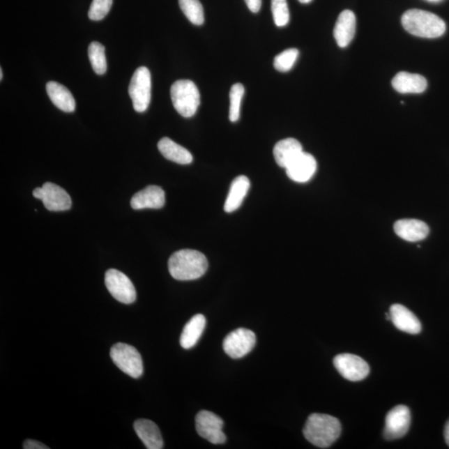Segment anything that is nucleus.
<instances>
[{
    "label": "nucleus",
    "mask_w": 449,
    "mask_h": 449,
    "mask_svg": "<svg viewBox=\"0 0 449 449\" xmlns=\"http://www.w3.org/2000/svg\"><path fill=\"white\" fill-rule=\"evenodd\" d=\"M288 178L296 183H307L317 170V160L312 154L302 152L287 168Z\"/></svg>",
    "instance_id": "ddd939ff"
},
{
    "label": "nucleus",
    "mask_w": 449,
    "mask_h": 449,
    "mask_svg": "<svg viewBox=\"0 0 449 449\" xmlns=\"http://www.w3.org/2000/svg\"><path fill=\"white\" fill-rule=\"evenodd\" d=\"M152 80L148 68L140 67L133 73L128 93L132 101L133 107L137 112H144L149 109L151 102Z\"/></svg>",
    "instance_id": "423d86ee"
},
{
    "label": "nucleus",
    "mask_w": 449,
    "mask_h": 449,
    "mask_svg": "<svg viewBox=\"0 0 449 449\" xmlns=\"http://www.w3.org/2000/svg\"><path fill=\"white\" fill-rule=\"evenodd\" d=\"M224 422L213 412L202 410L196 417V429L201 438L213 444H223L227 441L223 432Z\"/></svg>",
    "instance_id": "1a4fd4ad"
},
{
    "label": "nucleus",
    "mask_w": 449,
    "mask_h": 449,
    "mask_svg": "<svg viewBox=\"0 0 449 449\" xmlns=\"http://www.w3.org/2000/svg\"><path fill=\"white\" fill-rule=\"evenodd\" d=\"M394 230L401 239L409 243L425 240L429 234V227L427 224L416 219L399 220L395 223Z\"/></svg>",
    "instance_id": "2eb2a0df"
},
{
    "label": "nucleus",
    "mask_w": 449,
    "mask_h": 449,
    "mask_svg": "<svg viewBox=\"0 0 449 449\" xmlns=\"http://www.w3.org/2000/svg\"><path fill=\"white\" fill-rule=\"evenodd\" d=\"M110 356L114 364L133 379L140 378L144 374V362L137 349L130 344L118 343L112 347Z\"/></svg>",
    "instance_id": "39448f33"
},
{
    "label": "nucleus",
    "mask_w": 449,
    "mask_h": 449,
    "mask_svg": "<svg viewBox=\"0 0 449 449\" xmlns=\"http://www.w3.org/2000/svg\"><path fill=\"white\" fill-rule=\"evenodd\" d=\"M158 149L162 156L172 162L187 165L192 163L193 157L191 153L183 146L176 144L175 142L168 137H163L158 142Z\"/></svg>",
    "instance_id": "b1692460"
},
{
    "label": "nucleus",
    "mask_w": 449,
    "mask_h": 449,
    "mask_svg": "<svg viewBox=\"0 0 449 449\" xmlns=\"http://www.w3.org/2000/svg\"><path fill=\"white\" fill-rule=\"evenodd\" d=\"M24 449H49L45 444L36 441V440L28 439L24 443Z\"/></svg>",
    "instance_id": "7c9ffc66"
},
{
    "label": "nucleus",
    "mask_w": 449,
    "mask_h": 449,
    "mask_svg": "<svg viewBox=\"0 0 449 449\" xmlns=\"http://www.w3.org/2000/svg\"><path fill=\"white\" fill-rule=\"evenodd\" d=\"M356 18L351 10H344L336 21L334 36L340 47H347L355 37Z\"/></svg>",
    "instance_id": "f3484780"
},
{
    "label": "nucleus",
    "mask_w": 449,
    "mask_h": 449,
    "mask_svg": "<svg viewBox=\"0 0 449 449\" xmlns=\"http://www.w3.org/2000/svg\"><path fill=\"white\" fill-rule=\"evenodd\" d=\"M135 430L137 435L149 449L163 448V439L159 427L154 422L149 420H138L135 421Z\"/></svg>",
    "instance_id": "a211bd4d"
},
{
    "label": "nucleus",
    "mask_w": 449,
    "mask_h": 449,
    "mask_svg": "<svg viewBox=\"0 0 449 449\" xmlns=\"http://www.w3.org/2000/svg\"><path fill=\"white\" fill-rule=\"evenodd\" d=\"M303 152L300 142L295 138H287L275 144L273 154L276 163L287 168L298 155Z\"/></svg>",
    "instance_id": "412c9836"
},
{
    "label": "nucleus",
    "mask_w": 449,
    "mask_h": 449,
    "mask_svg": "<svg viewBox=\"0 0 449 449\" xmlns=\"http://www.w3.org/2000/svg\"><path fill=\"white\" fill-rule=\"evenodd\" d=\"M89 58L91 66L98 75H105L107 71L105 47L100 43H91L89 47Z\"/></svg>",
    "instance_id": "393cba45"
},
{
    "label": "nucleus",
    "mask_w": 449,
    "mask_h": 449,
    "mask_svg": "<svg viewBox=\"0 0 449 449\" xmlns=\"http://www.w3.org/2000/svg\"><path fill=\"white\" fill-rule=\"evenodd\" d=\"M411 425V413L405 405H398L388 413L383 437L387 440L398 439L404 437Z\"/></svg>",
    "instance_id": "f8f14e48"
},
{
    "label": "nucleus",
    "mask_w": 449,
    "mask_h": 449,
    "mask_svg": "<svg viewBox=\"0 0 449 449\" xmlns=\"http://www.w3.org/2000/svg\"><path fill=\"white\" fill-rule=\"evenodd\" d=\"M46 90L50 100L58 109L66 112H75V99L66 86L57 82H49L46 85Z\"/></svg>",
    "instance_id": "aec40b11"
},
{
    "label": "nucleus",
    "mask_w": 449,
    "mask_h": 449,
    "mask_svg": "<svg viewBox=\"0 0 449 449\" xmlns=\"http://www.w3.org/2000/svg\"><path fill=\"white\" fill-rule=\"evenodd\" d=\"M298 1L300 2L301 3H309L312 1V0H298Z\"/></svg>",
    "instance_id": "72a5a7b5"
},
{
    "label": "nucleus",
    "mask_w": 449,
    "mask_h": 449,
    "mask_svg": "<svg viewBox=\"0 0 449 449\" xmlns=\"http://www.w3.org/2000/svg\"><path fill=\"white\" fill-rule=\"evenodd\" d=\"M206 323L204 315L201 314L194 315L185 326L181 335V347L185 349L195 347L205 330Z\"/></svg>",
    "instance_id": "5701e85b"
},
{
    "label": "nucleus",
    "mask_w": 449,
    "mask_h": 449,
    "mask_svg": "<svg viewBox=\"0 0 449 449\" xmlns=\"http://www.w3.org/2000/svg\"><path fill=\"white\" fill-rule=\"evenodd\" d=\"M444 439H446V442L449 447V420L447 421L446 427H444Z\"/></svg>",
    "instance_id": "473e14b6"
},
{
    "label": "nucleus",
    "mask_w": 449,
    "mask_h": 449,
    "mask_svg": "<svg viewBox=\"0 0 449 449\" xmlns=\"http://www.w3.org/2000/svg\"><path fill=\"white\" fill-rule=\"evenodd\" d=\"M390 321L397 329L408 334L420 333L422 326L420 319L405 306L399 304L393 305L390 309Z\"/></svg>",
    "instance_id": "4468645a"
},
{
    "label": "nucleus",
    "mask_w": 449,
    "mask_h": 449,
    "mask_svg": "<svg viewBox=\"0 0 449 449\" xmlns=\"http://www.w3.org/2000/svg\"><path fill=\"white\" fill-rule=\"evenodd\" d=\"M299 56V51L296 49H289L282 52L274 59V67L280 72H288L293 68Z\"/></svg>",
    "instance_id": "cd10ccee"
},
{
    "label": "nucleus",
    "mask_w": 449,
    "mask_h": 449,
    "mask_svg": "<svg viewBox=\"0 0 449 449\" xmlns=\"http://www.w3.org/2000/svg\"><path fill=\"white\" fill-rule=\"evenodd\" d=\"M401 21L406 31L417 37L435 38L446 31V22L438 15L425 10L406 11Z\"/></svg>",
    "instance_id": "7ed1b4c3"
},
{
    "label": "nucleus",
    "mask_w": 449,
    "mask_h": 449,
    "mask_svg": "<svg viewBox=\"0 0 449 449\" xmlns=\"http://www.w3.org/2000/svg\"><path fill=\"white\" fill-rule=\"evenodd\" d=\"M257 343L254 332L239 328L231 332L223 341V349L232 359H241L252 351Z\"/></svg>",
    "instance_id": "6e6552de"
},
{
    "label": "nucleus",
    "mask_w": 449,
    "mask_h": 449,
    "mask_svg": "<svg viewBox=\"0 0 449 449\" xmlns=\"http://www.w3.org/2000/svg\"><path fill=\"white\" fill-rule=\"evenodd\" d=\"M303 434L313 446L327 448L340 438V422L329 414L312 413L305 423Z\"/></svg>",
    "instance_id": "f257e3e1"
},
{
    "label": "nucleus",
    "mask_w": 449,
    "mask_h": 449,
    "mask_svg": "<svg viewBox=\"0 0 449 449\" xmlns=\"http://www.w3.org/2000/svg\"><path fill=\"white\" fill-rule=\"evenodd\" d=\"M208 268L206 257L195 250H181L168 261V269L172 277L178 280L199 279Z\"/></svg>",
    "instance_id": "f03ea898"
},
{
    "label": "nucleus",
    "mask_w": 449,
    "mask_h": 449,
    "mask_svg": "<svg viewBox=\"0 0 449 449\" xmlns=\"http://www.w3.org/2000/svg\"><path fill=\"white\" fill-rule=\"evenodd\" d=\"M0 79H3V69L0 68Z\"/></svg>",
    "instance_id": "f704fd0d"
},
{
    "label": "nucleus",
    "mask_w": 449,
    "mask_h": 449,
    "mask_svg": "<svg viewBox=\"0 0 449 449\" xmlns=\"http://www.w3.org/2000/svg\"><path fill=\"white\" fill-rule=\"evenodd\" d=\"M271 11L275 24L278 27H284L290 21V11L287 0H271Z\"/></svg>",
    "instance_id": "c85d7f7f"
},
{
    "label": "nucleus",
    "mask_w": 449,
    "mask_h": 449,
    "mask_svg": "<svg viewBox=\"0 0 449 449\" xmlns=\"http://www.w3.org/2000/svg\"><path fill=\"white\" fill-rule=\"evenodd\" d=\"M392 86L400 93H421L426 90L427 84L422 75L400 72L392 80Z\"/></svg>",
    "instance_id": "6ab92c4d"
},
{
    "label": "nucleus",
    "mask_w": 449,
    "mask_h": 449,
    "mask_svg": "<svg viewBox=\"0 0 449 449\" xmlns=\"http://www.w3.org/2000/svg\"><path fill=\"white\" fill-rule=\"evenodd\" d=\"M250 183L247 176H239L233 180L231 185L230 192L224 202V209L227 213H233L238 209L248 195Z\"/></svg>",
    "instance_id": "4be33fe9"
},
{
    "label": "nucleus",
    "mask_w": 449,
    "mask_h": 449,
    "mask_svg": "<svg viewBox=\"0 0 449 449\" xmlns=\"http://www.w3.org/2000/svg\"><path fill=\"white\" fill-rule=\"evenodd\" d=\"M112 4V0H93L89 11L91 20L99 21L105 19L109 14Z\"/></svg>",
    "instance_id": "c756f323"
},
{
    "label": "nucleus",
    "mask_w": 449,
    "mask_h": 449,
    "mask_svg": "<svg viewBox=\"0 0 449 449\" xmlns=\"http://www.w3.org/2000/svg\"><path fill=\"white\" fill-rule=\"evenodd\" d=\"M179 6L190 22L195 25L204 23V10L199 0H179Z\"/></svg>",
    "instance_id": "a878e982"
},
{
    "label": "nucleus",
    "mask_w": 449,
    "mask_h": 449,
    "mask_svg": "<svg viewBox=\"0 0 449 449\" xmlns=\"http://www.w3.org/2000/svg\"><path fill=\"white\" fill-rule=\"evenodd\" d=\"M338 372L349 381H360L368 376L370 366L362 358L351 353H341L334 359Z\"/></svg>",
    "instance_id": "9b49d317"
},
{
    "label": "nucleus",
    "mask_w": 449,
    "mask_h": 449,
    "mask_svg": "<svg viewBox=\"0 0 449 449\" xmlns=\"http://www.w3.org/2000/svg\"><path fill=\"white\" fill-rule=\"evenodd\" d=\"M245 3L250 11L258 13L261 8V0H245Z\"/></svg>",
    "instance_id": "2f4dec72"
},
{
    "label": "nucleus",
    "mask_w": 449,
    "mask_h": 449,
    "mask_svg": "<svg viewBox=\"0 0 449 449\" xmlns=\"http://www.w3.org/2000/svg\"><path fill=\"white\" fill-rule=\"evenodd\" d=\"M199 90L191 80L176 81L171 88V98L176 112L184 118L196 114L201 103Z\"/></svg>",
    "instance_id": "20e7f679"
},
{
    "label": "nucleus",
    "mask_w": 449,
    "mask_h": 449,
    "mask_svg": "<svg viewBox=\"0 0 449 449\" xmlns=\"http://www.w3.org/2000/svg\"><path fill=\"white\" fill-rule=\"evenodd\" d=\"M245 94L244 86L241 84H235L230 91V114L229 119L231 122L236 123L240 119L241 101Z\"/></svg>",
    "instance_id": "bb28decb"
},
{
    "label": "nucleus",
    "mask_w": 449,
    "mask_h": 449,
    "mask_svg": "<svg viewBox=\"0 0 449 449\" xmlns=\"http://www.w3.org/2000/svg\"><path fill=\"white\" fill-rule=\"evenodd\" d=\"M165 205V192L158 185H149L132 197L131 206L133 209H160Z\"/></svg>",
    "instance_id": "dca6fc26"
},
{
    "label": "nucleus",
    "mask_w": 449,
    "mask_h": 449,
    "mask_svg": "<svg viewBox=\"0 0 449 449\" xmlns=\"http://www.w3.org/2000/svg\"><path fill=\"white\" fill-rule=\"evenodd\" d=\"M33 195L41 200L45 208L51 211H67L72 206L71 197L66 190L52 183H46L42 188L34 189Z\"/></svg>",
    "instance_id": "9d476101"
},
{
    "label": "nucleus",
    "mask_w": 449,
    "mask_h": 449,
    "mask_svg": "<svg viewBox=\"0 0 449 449\" xmlns=\"http://www.w3.org/2000/svg\"><path fill=\"white\" fill-rule=\"evenodd\" d=\"M429 1H438V0H429Z\"/></svg>",
    "instance_id": "c9c22d12"
},
{
    "label": "nucleus",
    "mask_w": 449,
    "mask_h": 449,
    "mask_svg": "<svg viewBox=\"0 0 449 449\" xmlns=\"http://www.w3.org/2000/svg\"><path fill=\"white\" fill-rule=\"evenodd\" d=\"M105 284L112 297L121 303L129 305L136 300V289L131 280L123 272L115 269L107 271Z\"/></svg>",
    "instance_id": "0eeeda50"
}]
</instances>
